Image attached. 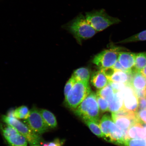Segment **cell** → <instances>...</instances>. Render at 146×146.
Instances as JSON below:
<instances>
[{
	"instance_id": "cell-1",
	"label": "cell",
	"mask_w": 146,
	"mask_h": 146,
	"mask_svg": "<svg viewBox=\"0 0 146 146\" xmlns=\"http://www.w3.org/2000/svg\"><path fill=\"white\" fill-rule=\"evenodd\" d=\"M62 27L72 34L79 44L84 40L92 37L97 33L82 13L63 25Z\"/></svg>"
},
{
	"instance_id": "cell-2",
	"label": "cell",
	"mask_w": 146,
	"mask_h": 146,
	"mask_svg": "<svg viewBox=\"0 0 146 146\" xmlns=\"http://www.w3.org/2000/svg\"><path fill=\"white\" fill-rule=\"evenodd\" d=\"M101 130L105 136V139L110 143L122 146L126 139L125 134L113 121L108 114H105L100 122Z\"/></svg>"
},
{
	"instance_id": "cell-3",
	"label": "cell",
	"mask_w": 146,
	"mask_h": 146,
	"mask_svg": "<svg viewBox=\"0 0 146 146\" xmlns=\"http://www.w3.org/2000/svg\"><path fill=\"white\" fill-rule=\"evenodd\" d=\"M85 17L88 23L97 32L121 22L119 18L109 15L104 9L86 12Z\"/></svg>"
},
{
	"instance_id": "cell-4",
	"label": "cell",
	"mask_w": 146,
	"mask_h": 146,
	"mask_svg": "<svg viewBox=\"0 0 146 146\" xmlns=\"http://www.w3.org/2000/svg\"><path fill=\"white\" fill-rule=\"evenodd\" d=\"M74 114L83 121L93 120L99 121L100 110L96 94L91 92L74 111Z\"/></svg>"
},
{
	"instance_id": "cell-5",
	"label": "cell",
	"mask_w": 146,
	"mask_h": 146,
	"mask_svg": "<svg viewBox=\"0 0 146 146\" xmlns=\"http://www.w3.org/2000/svg\"><path fill=\"white\" fill-rule=\"evenodd\" d=\"M91 92L89 83L77 81L65 97L66 105L68 108L75 110Z\"/></svg>"
},
{
	"instance_id": "cell-6",
	"label": "cell",
	"mask_w": 146,
	"mask_h": 146,
	"mask_svg": "<svg viewBox=\"0 0 146 146\" xmlns=\"http://www.w3.org/2000/svg\"><path fill=\"white\" fill-rule=\"evenodd\" d=\"M1 119L3 123L15 129L25 137L31 145H38L42 142V138L40 135L35 133L26 124L20 121L17 119L3 115Z\"/></svg>"
},
{
	"instance_id": "cell-7",
	"label": "cell",
	"mask_w": 146,
	"mask_h": 146,
	"mask_svg": "<svg viewBox=\"0 0 146 146\" xmlns=\"http://www.w3.org/2000/svg\"><path fill=\"white\" fill-rule=\"evenodd\" d=\"M121 49L113 47L102 51L95 56L93 63L101 69L112 67L117 61Z\"/></svg>"
},
{
	"instance_id": "cell-8",
	"label": "cell",
	"mask_w": 146,
	"mask_h": 146,
	"mask_svg": "<svg viewBox=\"0 0 146 146\" xmlns=\"http://www.w3.org/2000/svg\"><path fill=\"white\" fill-rule=\"evenodd\" d=\"M136 113L123 108L117 112L112 113L111 117L117 126L125 132L126 135L128 129L134 124L139 122L136 117Z\"/></svg>"
},
{
	"instance_id": "cell-9",
	"label": "cell",
	"mask_w": 146,
	"mask_h": 146,
	"mask_svg": "<svg viewBox=\"0 0 146 146\" xmlns=\"http://www.w3.org/2000/svg\"><path fill=\"white\" fill-rule=\"evenodd\" d=\"M24 122L33 132L39 135L47 132L49 129L39 110L36 107L31 110L29 117Z\"/></svg>"
},
{
	"instance_id": "cell-10",
	"label": "cell",
	"mask_w": 146,
	"mask_h": 146,
	"mask_svg": "<svg viewBox=\"0 0 146 146\" xmlns=\"http://www.w3.org/2000/svg\"><path fill=\"white\" fill-rule=\"evenodd\" d=\"M0 129L3 137L10 146H27L28 142L26 139L11 126L6 123H1Z\"/></svg>"
},
{
	"instance_id": "cell-11",
	"label": "cell",
	"mask_w": 146,
	"mask_h": 146,
	"mask_svg": "<svg viewBox=\"0 0 146 146\" xmlns=\"http://www.w3.org/2000/svg\"><path fill=\"white\" fill-rule=\"evenodd\" d=\"M120 92L123 98V108L135 113L137 112L139 100L132 88L126 85L125 88Z\"/></svg>"
},
{
	"instance_id": "cell-12",
	"label": "cell",
	"mask_w": 146,
	"mask_h": 146,
	"mask_svg": "<svg viewBox=\"0 0 146 146\" xmlns=\"http://www.w3.org/2000/svg\"><path fill=\"white\" fill-rule=\"evenodd\" d=\"M126 139H142L146 140V125L137 122L128 129L126 133Z\"/></svg>"
},
{
	"instance_id": "cell-13",
	"label": "cell",
	"mask_w": 146,
	"mask_h": 146,
	"mask_svg": "<svg viewBox=\"0 0 146 146\" xmlns=\"http://www.w3.org/2000/svg\"><path fill=\"white\" fill-rule=\"evenodd\" d=\"M91 82L95 87L99 90L111 82L101 69L93 73L91 76Z\"/></svg>"
},
{
	"instance_id": "cell-14",
	"label": "cell",
	"mask_w": 146,
	"mask_h": 146,
	"mask_svg": "<svg viewBox=\"0 0 146 146\" xmlns=\"http://www.w3.org/2000/svg\"><path fill=\"white\" fill-rule=\"evenodd\" d=\"M136 55L133 52H120L118 60L124 68L132 70L135 65Z\"/></svg>"
},
{
	"instance_id": "cell-15",
	"label": "cell",
	"mask_w": 146,
	"mask_h": 146,
	"mask_svg": "<svg viewBox=\"0 0 146 146\" xmlns=\"http://www.w3.org/2000/svg\"><path fill=\"white\" fill-rule=\"evenodd\" d=\"M134 90H141L146 88V78L141 73L135 72L129 84Z\"/></svg>"
},
{
	"instance_id": "cell-16",
	"label": "cell",
	"mask_w": 146,
	"mask_h": 146,
	"mask_svg": "<svg viewBox=\"0 0 146 146\" xmlns=\"http://www.w3.org/2000/svg\"><path fill=\"white\" fill-rule=\"evenodd\" d=\"M109 104L110 111L111 113L117 112L123 108V98L121 92L115 93L113 98Z\"/></svg>"
},
{
	"instance_id": "cell-17",
	"label": "cell",
	"mask_w": 146,
	"mask_h": 146,
	"mask_svg": "<svg viewBox=\"0 0 146 146\" xmlns=\"http://www.w3.org/2000/svg\"><path fill=\"white\" fill-rule=\"evenodd\" d=\"M39 111L45 123L49 128L54 129L57 127V122L54 115L46 109H40Z\"/></svg>"
},
{
	"instance_id": "cell-18",
	"label": "cell",
	"mask_w": 146,
	"mask_h": 146,
	"mask_svg": "<svg viewBox=\"0 0 146 146\" xmlns=\"http://www.w3.org/2000/svg\"><path fill=\"white\" fill-rule=\"evenodd\" d=\"M72 76L74 78L76 82L81 81L89 83L90 74L88 69L82 67L75 70Z\"/></svg>"
},
{
	"instance_id": "cell-19",
	"label": "cell",
	"mask_w": 146,
	"mask_h": 146,
	"mask_svg": "<svg viewBox=\"0 0 146 146\" xmlns=\"http://www.w3.org/2000/svg\"><path fill=\"white\" fill-rule=\"evenodd\" d=\"M94 134L98 137L105 139V135L101 130L100 125L99 121L93 120H87L83 121Z\"/></svg>"
},
{
	"instance_id": "cell-20",
	"label": "cell",
	"mask_w": 146,
	"mask_h": 146,
	"mask_svg": "<svg viewBox=\"0 0 146 146\" xmlns=\"http://www.w3.org/2000/svg\"><path fill=\"white\" fill-rule=\"evenodd\" d=\"M146 66V52L140 53L136 54L135 65L133 70L136 72L140 71Z\"/></svg>"
},
{
	"instance_id": "cell-21",
	"label": "cell",
	"mask_w": 146,
	"mask_h": 146,
	"mask_svg": "<svg viewBox=\"0 0 146 146\" xmlns=\"http://www.w3.org/2000/svg\"><path fill=\"white\" fill-rule=\"evenodd\" d=\"M115 93V91L109 84L107 86L100 89L96 94L105 98L109 103L113 98Z\"/></svg>"
},
{
	"instance_id": "cell-22",
	"label": "cell",
	"mask_w": 146,
	"mask_h": 146,
	"mask_svg": "<svg viewBox=\"0 0 146 146\" xmlns=\"http://www.w3.org/2000/svg\"><path fill=\"white\" fill-rule=\"evenodd\" d=\"M128 80L129 76L127 73L116 70L110 80L111 82L124 83L125 84L127 83Z\"/></svg>"
},
{
	"instance_id": "cell-23",
	"label": "cell",
	"mask_w": 146,
	"mask_h": 146,
	"mask_svg": "<svg viewBox=\"0 0 146 146\" xmlns=\"http://www.w3.org/2000/svg\"><path fill=\"white\" fill-rule=\"evenodd\" d=\"M30 110L26 106H22L15 110L14 115L15 118L17 119L26 120L30 115Z\"/></svg>"
},
{
	"instance_id": "cell-24",
	"label": "cell",
	"mask_w": 146,
	"mask_h": 146,
	"mask_svg": "<svg viewBox=\"0 0 146 146\" xmlns=\"http://www.w3.org/2000/svg\"><path fill=\"white\" fill-rule=\"evenodd\" d=\"M144 41H146V30L120 41L119 43H128Z\"/></svg>"
},
{
	"instance_id": "cell-25",
	"label": "cell",
	"mask_w": 146,
	"mask_h": 146,
	"mask_svg": "<svg viewBox=\"0 0 146 146\" xmlns=\"http://www.w3.org/2000/svg\"><path fill=\"white\" fill-rule=\"evenodd\" d=\"M121 146H146V140L142 139H126Z\"/></svg>"
},
{
	"instance_id": "cell-26",
	"label": "cell",
	"mask_w": 146,
	"mask_h": 146,
	"mask_svg": "<svg viewBox=\"0 0 146 146\" xmlns=\"http://www.w3.org/2000/svg\"><path fill=\"white\" fill-rule=\"evenodd\" d=\"M97 101L99 106L100 112L104 113L110 111L109 104L106 100L96 94Z\"/></svg>"
},
{
	"instance_id": "cell-27",
	"label": "cell",
	"mask_w": 146,
	"mask_h": 146,
	"mask_svg": "<svg viewBox=\"0 0 146 146\" xmlns=\"http://www.w3.org/2000/svg\"><path fill=\"white\" fill-rule=\"evenodd\" d=\"M76 82V80L72 76L68 80V81L67 82L66 84L64 89V94L65 97L67 96L69 91L74 87Z\"/></svg>"
},
{
	"instance_id": "cell-28",
	"label": "cell",
	"mask_w": 146,
	"mask_h": 146,
	"mask_svg": "<svg viewBox=\"0 0 146 146\" xmlns=\"http://www.w3.org/2000/svg\"><path fill=\"white\" fill-rule=\"evenodd\" d=\"M136 116L139 122L146 125V109L138 110Z\"/></svg>"
},
{
	"instance_id": "cell-29",
	"label": "cell",
	"mask_w": 146,
	"mask_h": 146,
	"mask_svg": "<svg viewBox=\"0 0 146 146\" xmlns=\"http://www.w3.org/2000/svg\"><path fill=\"white\" fill-rule=\"evenodd\" d=\"M111 87L115 91V92H119L123 89L126 86L125 84L111 82L110 83Z\"/></svg>"
},
{
	"instance_id": "cell-30",
	"label": "cell",
	"mask_w": 146,
	"mask_h": 146,
	"mask_svg": "<svg viewBox=\"0 0 146 146\" xmlns=\"http://www.w3.org/2000/svg\"><path fill=\"white\" fill-rule=\"evenodd\" d=\"M101 70L109 80L115 71V70L112 67L101 69Z\"/></svg>"
},
{
	"instance_id": "cell-31",
	"label": "cell",
	"mask_w": 146,
	"mask_h": 146,
	"mask_svg": "<svg viewBox=\"0 0 146 146\" xmlns=\"http://www.w3.org/2000/svg\"><path fill=\"white\" fill-rule=\"evenodd\" d=\"M139 105L138 110L146 109V98H143L138 99Z\"/></svg>"
},
{
	"instance_id": "cell-32",
	"label": "cell",
	"mask_w": 146,
	"mask_h": 146,
	"mask_svg": "<svg viewBox=\"0 0 146 146\" xmlns=\"http://www.w3.org/2000/svg\"><path fill=\"white\" fill-rule=\"evenodd\" d=\"M43 146H61V144L60 140L58 139H56L54 141L49 142L42 143Z\"/></svg>"
},
{
	"instance_id": "cell-33",
	"label": "cell",
	"mask_w": 146,
	"mask_h": 146,
	"mask_svg": "<svg viewBox=\"0 0 146 146\" xmlns=\"http://www.w3.org/2000/svg\"><path fill=\"white\" fill-rule=\"evenodd\" d=\"M135 94L138 99L145 97V89L141 90H134Z\"/></svg>"
},
{
	"instance_id": "cell-34",
	"label": "cell",
	"mask_w": 146,
	"mask_h": 146,
	"mask_svg": "<svg viewBox=\"0 0 146 146\" xmlns=\"http://www.w3.org/2000/svg\"><path fill=\"white\" fill-rule=\"evenodd\" d=\"M14 110L13 109L9 110L8 113H7V116L9 117L15 118L14 115Z\"/></svg>"
},
{
	"instance_id": "cell-35",
	"label": "cell",
	"mask_w": 146,
	"mask_h": 146,
	"mask_svg": "<svg viewBox=\"0 0 146 146\" xmlns=\"http://www.w3.org/2000/svg\"><path fill=\"white\" fill-rule=\"evenodd\" d=\"M146 78V66L142 69L140 72Z\"/></svg>"
},
{
	"instance_id": "cell-36",
	"label": "cell",
	"mask_w": 146,
	"mask_h": 146,
	"mask_svg": "<svg viewBox=\"0 0 146 146\" xmlns=\"http://www.w3.org/2000/svg\"><path fill=\"white\" fill-rule=\"evenodd\" d=\"M31 146H40L39 145H33Z\"/></svg>"
},
{
	"instance_id": "cell-37",
	"label": "cell",
	"mask_w": 146,
	"mask_h": 146,
	"mask_svg": "<svg viewBox=\"0 0 146 146\" xmlns=\"http://www.w3.org/2000/svg\"><path fill=\"white\" fill-rule=\"evenodd\" d=\"M145 97L146 98V88L145 89Z\"/></svg>"
}]
</instances>
